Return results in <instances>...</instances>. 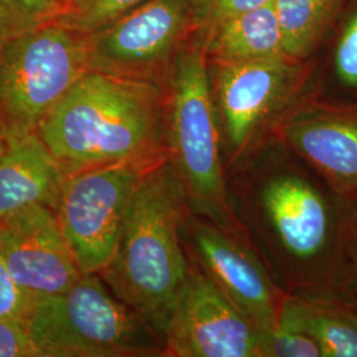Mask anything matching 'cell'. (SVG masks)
Returning <instances> with one entry per match:
<instances>
[{
	"label": "cell",
	"instance_id": "1",
	"mask_svg": "<svg viewBox=\"0 0 357 357\" xmlns=\"http://www.w3.org/2000/svg\"><path fill=\"white\" fill-rule=\"evenodd\" d=\"M237 233L287 295L330 291L345 196L270 135L227 171Z\"/></svg>",
	"mask_w": 357,
	"mask_h": 357
},
{
	"label": "cell",
	"instance_id": "2",
	"mask_svg": "<svg viewBox=\"0 0 357 357\" xmlns=\"http://www.w3.org/2000/svg\"><path fill=\"white\" fill-rule=\"evenodd\" d=\"M166 93L89 70L38 128L65 176L98 167H151L166 159Z\"/></svg>",
	"mask_w": 357,
	"mask_h": 357
},
{
	"label": "cell",
	"instance_id": "3",
	"mask_svg": "<svg viewBox=\"0 0 357 357\" xmlns=\"http://www.w3.org/2000/svg\"><path fill=\"white\" fill-rule=\"evenodd\" d=\"M185 193L167 159L142 176L114 255L100 274L110 290L165 335L187 289Z\"/></svg>",
	"mask_w": 357,
	"mask_h": 357
},
{
	"label": "cell",
	"instance_id": "4",
	"mask_svg": "<svg viewBox=\"0 0 357 357\" xmlns=\"http://www.w3.org/2000/svg\"><path fill=\"white\" fill-rule=\"evenodd\" d=\"M165 93L166 159L190 212L237 233L227 199V169L202 32L178 54Z\"/></svg>",
	"mask_w": 357,
	"mask_h": 357
},
{
	"label": "cell",
	"instance_id": "5",
	"mask_svg": "<svg viewBox=\"0 0 357 357\" xmlns=\"http://www.w3.org/2000/svg\"><path fill=\"white\" fill-rule=\"evenodd\" d=\"M26 328L43 357H165L166 339L100 274L38 299Z\"/></svg>",
	"mask_w": 357,
	"mask_h": 357
},
{
	"label": "cell",
	"instance_id": "6",
	"mask_svg": "<svg viewBox=\"0 0 357 357\" xmlns=\"http://www.w3.org/2000/svg\"><path fill=\"white\" fill-rule=\"evenodd\" d=\"M86 72V33L53 20L10 38L0 53V137L38 131Z\"/></svg>",
	"mask_w": 357,
	"mask_h": 357
},
{
	"label": "cell",
	"instance_id": "7",
	"mask_svg": "<svg viewBox=\"0 0 357 357\" xmlns=\"http://www.w3.org/2000/svg\"><path fill=\"white\" fill-rule=\"evenodd\" d=\"M312 69L308 60L287 56L209 64L227 171L307 97Z\"/></svg>",
	"mask_w": 357,
	"mask_h": 357
},
{
	"label": "cell",
	"instance_id": "8",
	"mask_svg": "<svg viewBox=\"0 0 357 357\" xmlns=\"http://www.w3.org/2000/svg\"><path fill=\"white\" fill-rule=\"evenodd\" d=\"M206 22V0H147L88 35L89 70L165 89L178 54Z\"/></svg>",
	"mask_w": 357,
	"mask_h": 357
},
{
	"label": "cell",
	"instance_id": "9",
	"mask_svg": "<svg viewBox=\"0 0 357 357\" xmlns=\"http://www.w3.org/2000/svg\"><path fill=\"white\" fill-rule=\"evenodd\" d=\"M149 168L125 163L65 176L53 211L82 274H98L112 261Z\"/></svg>",
	"mask_w": 357,
	"mask_h": 357
},
{
	"label": "cell",
	"instance_id": "10",
	"mask_svg": "<svg viewBox=\"0 0 357 357\" xmlns=\"http://www.w3.org/2000/svg\"><path fill=\"white\" fill-rule=\"evenodd\" d=\"M181 236L187 253L261 331L278 326L287 294L238 233L188 212Z\"/></svg>",
	"mask_w": 357,
	"mask_h": 357
},
{
	"label": "cell",
	"instance_id": "11",
	"mask_svg": "<svg viewBox=\"0 0 357 357\" xmlns=\"http://www.w3.org/2000/svg\"><path fill=\"white\" fill-rule=\"evenodd\" d=\"M188 259L190 278L167 327L165 357H262L265 332Z\"/></svg>",
	"mask_w": 357,
	"mask_h": 357
},
{
	"label": "cell",
	"instance_id": "12",
	"mask_svg": "<svg viewBox=\"0 0 357 357\" xmlns=\"http://www.w3.org/2000/svg\"><path fill=\"white\" fill-rule=\"evenodd\" d=\"M0 253L15 281L36 301L64 293L82 275L48 205L0 218Z\"/></svg>",
	"mask_w": 357,
	"mask_h": 357
},
{
	"label": "cell",
	"instance_id": "13",
	"mask_svg": "<svg viewBox=\"0 0 357 357\" xmlns=\"http://www.w3.org/2000/svg\"><path fill=\"white\" fill-rule=\"evenodd\" d=\"M343 196L357 193V105L305 97L273 134Z\"/></svg>",
	"mask_w": 357,
	"mask_h": 357
},
{
	"label": "cell",
	"instance_id": "14",
	"mask_svg": "<svg viewBox=\"0 0 357 357\" xmlns=\"http://www.w3.org/2000/svg\"><path fill=\"white\" fill-rule=\"evenodd\" d=\"M64 178L38 131L7 139L0 153V218L33 205L54 208Z\"/></svg>",
	"mask_w": 357,
	"mask_h": 357
},
{
	"label": "cell",
	"instance_id": "15",
	"mask_svg": "<svg viewBox=\"0 0 357 357\" xmlns=\"http://www.w3.org/2000/svg\"><path fill=\"white\" fill-rule=\"evenodd\" d=\"M202 44L209 64L286 56L274 1L208 24L202 31Z\"/></svg>",
	"mask_w": 357,
	"mask_h": 357
},
{
	"label": "cell",
	"instance_id": "16",
	"mask_svg": "<svg viewBox=\"0 0 357 357\" xmlns=\"http://www.w3.org/2000/svg\"><path fill=\"white\" fill-rule=\"evenodd\" d=\"M278 324L312 337L323 357H357V307L332 293L287 295Z\"/></svg>",
	"mask_w": 357,
	"mask_h": 357
},
{
	"label": "cell",
	"instance_id": "17",
	"mask_svg": "<svg viewBox=\"0 0 357 357\" xmlns=\"http://www.w3.org/2000/svg\"><path fill=\"white\" fill-rule=\"evenodd\" d=\"M342 0H274L284 53L308 60L319 44Z\"/></svg>",
	"mask_w": 357,
	"mask_h": 357
},
{
	"label": "cell",
	"instance_id": "18",
	"mask_svg": "<svg viewBox=\"0 0 357 357\" xmlns=\"http://www.w3.org/2000/svg\"><path fill=\"white\" fill-rule=\"evenodd\" d=\"M330 291L357 307V193L345 196L343 224L333 262Z\"/></svg>",
	"mask_w": 357,
	"mask_h": 357
},
{
	"label": "cell",
	"instance_id": "19",
	"mask_svg": "<svg viewBox=\"0 0 357 357\" xmlns=\"http://www.w3.org/2000/svg\"><path fill=\"white\" fill-rule=\"evenodd\" d=\"M328 76L337 93L330 105H357V13L335 47Z\"/></svg>",
	"mask_w": 357,
	"mask_h": 357
},
{
	"label": "cell",
	"instance_id": "20",
	"mask_svg": "<svg viewBox=\"0 0 357 357\" xmlns=\"http://www.w3.org/2000/svg\"><path fill=\"white\" fill-rule=\"evenodd\" d=\"M147 0H76L54 20L81 33H93Z\"/></svg>",
	"mask_w": 357,
	"mask_h": 357
},
{
	"label": "cell",
	"instance_id": "21",
	"mask_svg": "<svg viewBox=\"0 0 357 357\" xmlns=\"http://www.w3.org/2000/svg\"><path fill=\"white\" fill-rule=\"evenodd\" d=\"M61 13L56 0H0V24L13 36L53 22Z\"/></svg>",
	"mask_w": 357,
	"mask_h": 357
},
{
	"label": "cell",
	"instance_id": "22",
	"mask_svg": "<svg viewBox=\"0 0 357 357\" xmlns=\"http://www.w3.org/2000/svg\"><path fill=\"white\" fill-rule=\"evenodd\" d=\"M262 357H323L318 343L303 332L278 324L264 333Z\"/></svg>",
	"mask_w": 357,
	"mask_h": 357
},
{
	"label": "cell",
	"instance_id": "23",
	"mask_svg": "<svg viewBox=\"0 0 357 357\" xmlns=\"http://www.w3.org/2000/svg\"><path fill=\"white\" fill-rule=\"evenodd\" d=\"M36 299L15 281L0 253V318L16 320L26 327Z\"/></svg>",
	"mask_w": 357,
	"mask_h": 357
},
{
	"label": "cell",
	"instance_id": "24",
	"mask_svg": "<svg viewBox=\"0 0 357 357\" xmlns=\"http://www.w3.org/2000/svg\"><path fill=\"white\" fill-rule=\"evenodd\" d=\"M0 357L43 356L23 323L0 318Z\"/></svg>",
	"mask_w": 357,
	"mask_h": 357
},
{
	"label": "cell",
	"instance_id": "25",
	"mask_svg": "<svg viewBox=\"0 0 357 357\" xmlns=\"http://www.w3.org/2000/svg\"><path fill=\"white\" fill-rule=\"evenodd\" d=\"M271 1H274V0H206V3H208L206 26L216 20L222 19V17L258 8V7H262Z\"/></svg>",
	"mask_w": 357,
	"mask_h": 357
},
{
	"label": "cell",
	"instance_id": "26",
	"mask_svg": "<svg viewBox=\"0 0 357 357\" xmlns=\"http://www.w3.org/2000/svg\"><path fill=\"white\" fill-rule=\"evenodd\" d=\"M13 38V33H11L6 26H3L0 24V53L3 51L4 45L8 43V40Z\"/></svg>",
	"mask_w": 357,
	"mask_h": 357
},
{
	"label": "cell",
	"instance_id": "27",
	"mask_svg": "<svg viewBox=\"0 0 357 357\" xmlns=\"http://www.w3.org/2000/svg\"><path fill=\"white\" fill-rule=\"evenodd\" d=\"M61 7H63V10H64L65 7H68L69 4H72L73 1H76V0H56Z\"/></svg>",
	"mask_w": 357,
	"mask_h": 357
},
{
	"label": "cell",
	"instance_id": "28",
	"mask_svg": "<svg viewBox=\"0 0 357 357\" xmlns=\"http://www.w3.org/2000/svg\"><path fill=\"white\" fill-rule=\"evenodd\" d=\"M4 147H6V139H3V138L0 137V153L4 150Z\"/></svg>",
	"mask_w": 357,
	"mask_h": 357
}]
</instances>
